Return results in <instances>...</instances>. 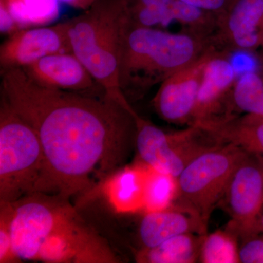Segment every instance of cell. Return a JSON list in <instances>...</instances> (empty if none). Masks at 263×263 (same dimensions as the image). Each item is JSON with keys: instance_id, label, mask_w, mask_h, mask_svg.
Here are the masks:
<instances>
[{"instance_id": "obj_1", "label": "cell", "mask_w": 263, "mask_h": 263, "mask_svg": "<svg viewBox=\"0 0 263 263\" xmlns=\"http://www.w3.org/2000/svg\"><path fill=\"white\" fill-rule=\"evenodd\" d=\"M3 100L37 133L46 159V193L67 199L89 190L136 146L133 107L107 94L52 89L22 68L2 71Z\"/></svg>"}, {"instance_id": "obj_2", "label": "cell", "mask_w": 263, "mask_h": 263, "mask_svg": "<svg viewBox=\"0 0 263 263\" xmlns=\"http://www.w3.org/2000/svg\"><path fill=\"white\" fill-rule=\"evenodd\" d=\"M67 200L37 193L12 203H1V216L8 222L16 260H108V252Z\"/></svg>"}, {"instance_id": "obj_3", "label": "cell", "mask_w": 263, "mask_h": 263, "mask_svg": "<svg viewBox=\"0 0 263 263\" xmlns=\"http://www.w3.org/2000/svg\"><path fill=\"white\" fill-rule=\"evenodd\" d=\"M214 50H219L214 36L185 31L172 33L129 22L119 68L123 94L129 102L143 98L156 85Z\"/></svg>"}, {"instance_id": "obj_4", "label": "cell", "mask_w": 263, "mask_h": 263, "mask_svg": "<svg viewBox=\"0 0 263 263\" xmlns=\"http://www.w3.org/2000/svg\"><path fill=\"white\" fill-rule=\"evenodd\" d=\"M68 22L72 53L107 95L131 107L119 83L123 38L129 24L124 0H97Z\"/></svg>"}, {"instance_id": "obj_5", "label": "cell", "mask_w": 263, "mask_h": 263, "mask_svg": "<svg viewBox=\"0 0 263 263\" xmlns=\"http://www.w3.org/2000/svg\"><path fill=\"white\" fill-rule=\"evenodd\" d=\"M46 164L37 133L4 100L0 109V199L46 193Z\"/></svg>"}, {"instance_id": "obj_6", "label": "cell", "mask_w": 263, "mask_h": 263, "mask_svg": "<svg viewBox=\"0 0 263 263\" xmlns=\"http://www.w3.org/2000/svg\"><path fill=\"white\" fill-rule=\"evenodd\" d=\"M247 155L240 147L226 143L199 155L176 178L174 203L193 211L209 226L233 173Z\"/></svg>"}, {"instance_id": "obj_7", "label": "cell", "mask_w": 263, "mask_h": 263, "mask_svg": "<svg viewBox=\"0 0 263 263\" xmlns=\"http://www.w3.org/2000/svg\"><path fill=\"white\" fill-rule=\"evenodd\" d=\"M136 146L147 167L177 178L199 155L222 143L197 125L166 133L137 113Z\"/></svg>"}, {"instance_id": "obj_8", "label": "cell", "mask_w": 263, "mask_h": 263, "mask_svg": "<svg viewBox=\"0 0 263 263\" xmlns=\"http://www.w3.org/2000/svg\"><path fill=\"white\" fill-rule=\"evenodd\" d=\"M229 216L226 226L240 242L259 234L263 215V163L247 153L238 166L219 206Z\"/></svg>"}, {"instance_id": "obj_9", "label": "cell", "mask_w": 263, "mask_h": 263, "mask_svg": "<svg viewBox=\"0 0 263 263\" xmlns=\"http://www.w3.org/2000/svg\"><path fill=\"white\" fill-rule=\"evenodd\" d=\"M129 24L137 27L165 28L177 23L182 31L214 36L217 15L181 0H124Z\"/></svg>"}, {"instance_id": "obj_10", "label": "cell", "mask_w": 263, "mask_h": 263, "mask_svg": "<svg viewBox=\"0 0 263 263\" xmlns=\"http://www.w3.org/2000/svg\"><path fill=\"white\" fill-rule=\"evenodd\" d=\"M69 22L53 26L20 29L0 47L2 71L24 68L34 62L60 53H70Z\"/></svg>"}, {"instance_id": "obj_11", "label": "cell", "mask_w": 263, "mask_h": 263, "mask_svg": "<svg viewBox=\"0 0 263 263\" xmlns=\"http://www.w3.org/2000/svg\"><path fill=\"white\" fill-rule=\"evenodd\" d=\"M220 53L226 52L220 50L209 52L195 63L170 76L159 85L152 103L161 119L172 124L192 125L205 65L212 57Z\"/></svg>"}, {"instance_id": "obj_12", "label": "cell", "mask_w": 263, "mask_h": 263, "mask_svg": "<svg viewBox=\"0 0 263 263\" xmlns=\"http://www.w3.org/2000/svg\"><path fill=\"white\" fill-rule=\"evenodd\" d=\"M221 51L254 52L263 43V0H233L214 34Z\"/></svg>"}, {"instance_id": "obj_13", "label": "cell", "mask_w": 263, "mask_h": 263, "mask_svg": "<svg viewBox=\"0 0 263 263\" xmlns=\"http://www.w3.org/2000/svg\"><path fill=\"white\" fill-rule=\"evenodd\" d=\"M22 69L29 79L46 87L83 94H106L72 52L49 55Z\"/></svg>"}, {"instance_id": "obj_14", "label": "cell", "mask_w": 263, "mask_h": 263, "mask_svg": "<svg viewBox=\"0 0 263 263\" xmlns=\"http://www.w3.org/2000/svg\"><path fill=\"white\" fill-rule=\"evenodd\" d=\"M230 59L229 53H218L205 65L192 125L233 114L230 96L238 77Z\"/></svg>"}, {"instance_id": "obj_15", "label": "cell", "mask_w": 263, "mask_h": 263, "mask_svg": "<svg viewBox=\"0 0 263 263\" xmlns=\"http://www.w3.org/2000/svg\"><path fill=\"white\" fill-rule=\"evenodd\" d=\"M209 226L197 214L174 203L162 210L147 212L140 222L138 236L142 249H151L183 233L206 235Z\"/></svg>"}, {"instance_id": "obj_16", "label": "cell", "mask_w": 263, "mask_h": 263, "mask_svg": "<svg viewBox=\"0 0 263 263\" xmlns=\"http://www.w3.org/2000/svg\"><path fill=\"white\" fill-rule=\"evenodd\" d=\"M198 126L222 143H231L254 155L263 163V117L230 114L205 121Z\"/></svg>"}, {"instance_id": "obj_17", "label": "cell", "mask_w": 263, "mask_h": 263, "mask_svg": "<svg viewBox=\"0 0 263 263\" xmlns=\"http://www.w3.org/2000/svg\"><path fill=\"white\" fill-rule=\"evenodd\" d=\"M205 235L183 233L151 249H141L136 260L144 263H194L199 262Z\"/></svg>"}, {"instance_id": "obj_18", "label": "cell", "mask_w": 263, "mask_h": 263, "mask_svg": "<svg viewBox=\"0 0 263 263\" xmlns=\"http://www.w3.org/2000/svg\"><path fill=\"white\" fill-rule=\"evenodd\" d=\"M150 167H138L121 171L114 181L113 198L120 210L124 212L145 209V192Z\"/></svg>"}, {"instance_id": "obj_19", "label": "cell", "mask_w": 263, "mask_h": 263, "mask_svg": "<svg viewBox=\"0 0 263 263\" xmlns=\"http://www.w3.org/2000/svg\"><path fill=\"white\" fill-rule=\"evenodd\" d=\"M21 29L53 23L60 14V0H0Z\"/></svg>"}, {"instance_id": "obj_20", "label": "cell", "mask_w": 263, "mask_h": 263, "mask_svg": "<svg viewBox=\"0 0 263 263\" xmlns=\"http://www.w3.org/2000/svg\"><path fill=\"white\" fill-rule=\"evenodd\" d=\"M230 110L232 113L237 110L263 117V76L260 72L247 71L238 77L232 89Z\"/></svg>"}, {"instance_id": "obj_21", "label": "cell", "mask_w": 263, "mask_h": 263, "mask_svg": "<svg viewBox=\"0 0 263 263\" xmlns=\"http://www.w3.org/2000/svg\"><path fill=\"white\" fill-rule=\"evenodd\" d=\"M238 238L229 230H216L204 235L199 262L239 263Z\"/></svg>"}, {"instance_id": "obj_22", "label": "cell", "mask_w": 263, "mask_h": 263, "mask_svg": "<svg viewBox=\"0 0 263 263\" xmlns=\"http://www.w3.org/2000/svg\"><path fill=\"white\" fill-rule=\"evenodd\" d=\"M177 183L176 178L151 168L145 192V209L148 212L162 210L174 203Z\"/></svg>"}, {"instance_id": "obj_23", "label": "cell", "mask_w": 263, "mask_h": 263, "mask_svg": "<svg viewBox=\"0 0 263 263\" xmlns=\"http://www.w3.org/2000/svg\"><path fill=\"white\" fill-rule=\"evenodd\" d=\"M239 261L241 263H263V233L240 242Z\"/></svg>"}, {"instance_id": "obj_24", "label": "cell", "mask_w": 263, "mask_h": 263, "mask_svg": "<svg viewBox=\"0 0 263 263\" xmlns=\"http://www.w3.org/2000/svg\"><path fill=\"white\" fill-rule=\"evenodd\" d=\"M16 260L12 249L11 237L6 219L1 216L0 227V262H9Z\"/></svg>"}, {"instance_id": "obj_25", "label": "cell", "mask_w": 263, "mask_h": 263, "mask_svg": "<svg viewBox=\"0 0 263 263\" xmlns=\"http://www.w3.org/2000/svg\"><path fill=\"white\" fill-rule=\"evenodd\" d=\"M183 3L211 12L220 17L226 13L233 0H181Z\"/></svg>"}, {"instance_id": "obj_26", "label": "cell", "mask_w": 263, "mask_h": 263, "mask_svg": "<svg viewBox=\"0 0 263 263\" xmlns=\"http://www.w3.org/2000/svg\"><path fill=\"white\" fill-rule=\"evenodd\" d=\"M18 24L10 14L9 10L3 2L0 1V31L3 34L11 35L20 30Z\"/></svg>"}, {"instance_id": "obj_27", "label": "cell", "mask_w": 263, "mask_h": 263, "mask_svg": "<svg viewBox=\"0 0 263 263\" xmlns=\"http://www.w3.org/2000/svg\"><path fill=\"white\" fill-rule=\"evenodd\" d=\"M60 1L76 9L86 10L89 9L97 0H60Z\"/></svg>"}, {"instance_id": "obj_28", "label": "cell", "mask_w": 263, "mask_h": 263, "mask_svg": "<svg viewBox=\"0 0 263 263\" xmlns=\"http://www.w3.org/2000/svg\"><path fill=\"white\" fill-rule=\"evenodd\" d=\"M261 55L260 58H259V62H260V67H261V72L263 76V43L262 46H261Z\"/></svg>"}, {"instance_id": "obj_29", "label": "cell", "mask_w": 263, "mask_h": 263, "mask_svg": "<svg viewBox=\"0 0 263 263\" xmlns=\"http://www.w3.org/2000/svg\"><path fill=\"white\" fill-rule=\"evenodd\" d=\"M260 233H263V215L262 217V219H261V223H260Z\"/></svg>"}]
</instances>
